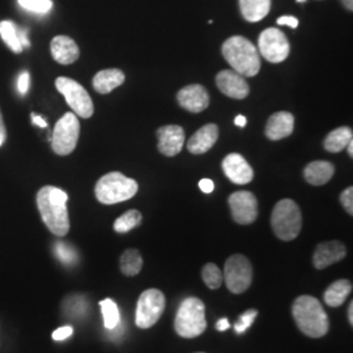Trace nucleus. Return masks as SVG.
<instances>
[{
    "instance_id": "4be33fe9",
    "label": "nucleus",
    "mask_w": 353,
    "mask_h": 353,
    "mask_svg": "<svg viewBox=\"0 0 353 353\" xmlns=\"http://www.w3.org/2000/svg\"><path fill=\"white\" fill-rule=\"evenodd\" d=\"M125 74L121 70L109 68L100 71L93 77V88L101 94H108L125 83Z\"/></svg>"
},
{
    "instance_id": "a19ab883",
    "label": "nucleus",
    "mask_w": 353,
    "mask_h": 353,
    "mask_svg": "<svg viewBox=\"0 0 353 353\" xmlns=\"http://www.w3.org/2000/svg\"><path fill=\"white\" fill-rule=\"evenodd\" d=\"M229 322H228V319H220L219 322H217V325H216V328H217V331H225V330H228L229 328Z\"/></svg>"
},
{
    "instance_id": "1a4fd4ad",
    "label": "nucleus",
    "mask_w": 353,
    "mask_h": 353,
    "mask_svg": "<svg viewBox=\"0 0 353 353\" xmlns=\"http://www.w3.org/2000/svg\"><path fill=\"white\" fill-rule=\"evenodd\" d=\"M224 280L228 290L234 294H241L249 290L252 281V265L250 261L241 254L228 258L224 267Z\"/></svg>"
},
{
    "instance_id": "423d86ee",
    "label": "nucleus",
    "mask_w": 353,
    "mask_h": 353,
    "mask_svg": "<svg viewBox=\"0 0 353 353\" xmlns=\"http://www.w3.org/2000/svg\"><path fill=\"white\" fill-rule=\"evenodd\" d=\"M271 227L281 241L297 239L303 228V214L297 203L283 199L275 205L271 214Z\"/></svg>"
},
{
    "instance_id": "f3484780",
    "label": "nucleus",
    "mask_w": 353,
    "mask_h": 353,
    "mask_svg": "<svg viewBox=\"0 0 353 353\" xmlns=\"http://www.w3.org/2000/svg\"><path fill=\"white\" fill-rule=\"evenodd\" d=\"M347 255V249L341 241L322 242L316 246L313 255V265L316 270H323L328 265L341 262Z\"/></svg>"
},
{
    "instance_id": "79ce46f5",
    "label": "nucleus",
    "mask_w": 353,
    "mask_h": 353,
    "mask_svg": "<svg viewBox=\"0 0 353 353\" xmlns=\"http://www.w3.org/2000/svg\"><path fill=\"white\" fill-rule=\"evenodd\" d=\"M234 123H236V126L245 127L246 123H248V121H246V118L243 115H237L236 119H234Z\"/></svg>"
},
{
    "instance_id": "f704fd0d",
    "label": "nucleus",
    "mask_w": 353,
    "mask_h": 353,
    "mask_svg": "<svg viewBox=\"0 0 353 353\" xmlns=\"http://www.w3.org/2000/svg\"><path fill=\"white\" fill-rule=\"evenodd\" d=\"M74 334V328L71 326H64V327L58 328L52 332V339L57 341H62L67 338H70Z\"/></svg>"
},
{
    "instance_id": "f8f14e48",
    "label": "nucleus",
    "mask_w": 353,
    "mask_h": 353,
    "mask_svg": "<svg viewBox=\"0 0 353 353\" xmlns=\"http://www.w3.org/2000/svg\"><path fill=\"white\" fill-rule=\"evenodd\" d=\"M232 217L241 225L252 224L258 217V202L250 191H237L229 196Z\"/></svg>"
},
{
    "instance_id": "2f4dec72",
    "label": "nucleus",
    "mask_w": 353,
    "mask_h": 353,
    "mask_svg": "<svg viewBox=\"0 0 353 353\" xmlns=\"http://www.w3.org/2000/svg\"><path fill=\"white\" fill-rule=\"evenodd\" d=\"M256 314H258V312H256L255 309L248 310L246 313H243V314L240 316L239 322L234 325V330H236V332H237V334H242V332H245L248 328L252 326V322H254V319H255Z\"/></svg>"
},
{
    "instance_id": "de8ad7c7",
    "label": "nucleus",
    "mask_w": 353,
    "mask_h": 353,
    "mask_svg": "<svg viewBox=\"0 0 353 353\" xmlns=\"http://www.w3.org/2000/svg\"><path fill=\"white\" fill-rule=\"evenodd\" d=\"M198 353H203V352H198Z\"/></svg>"
},
{
    "instance_id": "6e6552de",
    "label": "nucleus",
    "mask_w": 353,
    "mask_h": 353,
    "mask_svg": "<svg viewBox=\"0 0 353 353\" xmlns=\"http://www.w3.org/2000/svg\"><path fill=\"white\" fill-rule=\"evenodd\" d=\"M55 87L62 93L74 113L81 118H90L94 112V106L88 92L77 81L70 77L61 76L55 81Z\"/></svg>"
},
{
    "instance_id": "7c9ffc66",
    "label": "nucleus",
    "mask_w": 353,
    "mask_h": 353,
    "mask_svg": "<svg viewBox=\"0 0 353 353\" xmlns=\"http://www.w3.org/2000/svg\"><path fill=\"white\" fill-rule=\"evenodd\" d=\"M19 4L26 11L38 14H46L52 10L51 0H19Z\"/></svg>"
},
{
    "instance_id": "39448f33",
    "label": "nucleus",
    "mask_w": 353,
    "mask_h": 353,
    "mask_svg": "<svg viewBox=\"0 0 353 353\" xmlns=\"http://www.w3.org/2000/svg\"><path fill=\"white\" fill-rule=\"evenodd\" d=\"M205 307L202 300L196 297L186 299L176 312L174 328L176 332L186 339H192L199 335L207 328L205 322Z\"/></svg>"
},
{
    "instance_id": "58836bf2",
    "label": "nucleus",
    "mask_w": 353,
    "mask_h": 353,
    "mask_svg": "<svg viewBox=\"0 0 353 353\" xmlns=\"http://www.w3.org/2000/svg\"><path fill=\"white\" fill-rule=\"evenodd\" d=\"M7 139V130L4 126V121H3V115L0 112V147L4 144V141Z\"/></svg>"
},
{
    "instance_id": "2eb2a0df",
    "label": "nucleus",
    "mask_w": 353,
    "mask_h": 353,
    "mask_svg": "<svg viewBox=\"0 0 353 353\" xmlns=\"http://www.w3.org/2000/svg\"><path fill=\"white\" fill-rule=\"evenodd\" d=\"M157 148L164 156L173 157L182 151L185 143V131L182 127L176 125L160 127L157 130Z\"/></svg>"
},
{
    "instance_id": "c03bdc74",
    "label": "nucleus",
    "mask_w": 353,
    "mask_h": 353,
    "mask_svg": "<svg viewBox=\"0 0 353 353\" xmlns=\"http://www.w3.org/2000/svg\"><path fill=\"white\" fill-rule=\"evenodd\" d=\"M344 7L348 10V11H352L353 10V0H341Z\"/></svg>"
},
{
    "instance_id": "dca6fc26",
    "label": "nucleus",
    "mask_w": 353,
    "mask_h": 353,
    "mask_svg": "<svg viewBox=\"0 0 353 353\" xmlns=\"http://www.w3.org/2000/svg\"><path fill=\"white\" fill-rule=\"evenodd\" d=\"M223 170L225 176L236 185L250 183L254 178L252 166L239 153L228 154L223 160Z\"/></svg>"
},
{
    "instance_id": "a211bd4d",
    "label": "nucleus",
    "mask_w": 353,
    "mask_h": 353,
    "mask_svg": "<svg viewBox=\"0 0 353 353\" xmlns=\"http://www.w3.org/2000/svg\"><path fill=\"white\" fill-rule=\"evenodd\" d=\"M294 130V117L288 112L272 114L265 125V137L272 141L284 139L292 135Z\"/></svg>"
},
{
    "instance_id": "bb28decb",
    "label": "nucleus",
    "mask_w": 353,
    "mask_h": 353,
    "mask_svg": "<svg viewBox=\"0 0 353 353\" xmlns=\"http://www.w3.org/2000/svg\"><path fill=\"white\" fill-rule=\"evenodd\" d=\"M143 258L137 249H128L121 256V271L126 276H135L141 271Z\"/></svg>"
},
{
    "instance_id": "5701e85b",
    "label": "nucleus",
    "mask_w": 353,
    "mask_h": 353,
    "mask_svg": "<svg viewBox=\"0 0 353 353\" xmlns=\"http://www.w3.org/2000/svg\"><path fill=\"white\" fill-rule=\"evenodd\" d=\"M240 10L245 20L258 23L270 12L271 0H240Z\"/></svg>"
},
{
    "instance_id": "9d476101",
    "label": "nucleus",
    "mask_w": 353,
    "mask_h": 353,
    "mask_svg": "<svg viewBox=\"0 0 353 353\" xmlns=\"http://www.w3.org/2000/svg\"><path fill=\"white\" fill-rule=\"evenodd\" d=\"M164 310V293L159 290H144L137 306V326L144 330L152 327L161 318Z\"/></svg>"
},
{
    "instance_id": "ddd939ff",
    "label": "nucleus",
    "mask_w": 353,
    "mask_h": 353,
    "mask_svg": "<svg viewBox=\"0 0 353 353\" xmlns=\"http://www.w3.org/2000/svg\"><path fill=\"white\" fill-rule=\"evenodd\" d=\"M216 85L228 97L234 100H243L249 96L250 87L245 77L233 70H224L216 76Z\"/></svg>"
},
{
    "instance_id": "cd10ccee",
    "label": "nucleus",
    "mask_w": 353,
    "mask_h": 353,
    "mask_svg": "<svg viewBox=\"0 0 353 353\" xmlns=\"http://www.w3.org/2000/svg\"><path fill=\"white\" fill-rule=\"evenodd\" d=\"M141 224V214L137 210H130L114 223V230L117 233H127Z\"/></svg>"
},
{
    "instance_id": "72a5a7b5",
    "label": "nucleus",
    "mask_w": 353,
    "mask_h": 353,
    "mask_svg": "<svg viewBox=\"0 0 353 353\" xmlns=\"http://www.w3.org/2000/svg\"><path fill=\"white\" fill-rule=\"evenodd\" d=\"M341 202L344 210L350 214H353V188H348L341 192Z\"/></svg>"
},
{
    "instance_id": "c756f323",
    "label": "nucleus",
    "mask_w": 353,
    "mask_h": 353,
    "mask_svg": "<svg viewBox=\"0 0 353 353\" xmlns=\"http://www.w3.org/2000/svg\"><path fill=\"white\" fill-rule=\"evenodd\" d=\"M202 276L205 285L211 290H217L220 288L223 283V274L221 270L214 265V263H207L203 267Z\"/></svg>"
},
{
    "instance_id": "4c0bfd02",
    "label": "nucleus",
    "mask_w": 353,
    "mask_h": 353,
    "mask_svg": "<svg viewBox=\"0 0 353 353\" xmlns=\"http://www.w3.org/2000/svg\"><path fill=\"white\" fill-rule=\"evenodd\" d=\"M199 188H201L203 192L210 194V192H212V191H214V182H212L211 179H208V178H204V179H202V181L199 182Z\"/></svg>"
},
{
    "instance_id": "473e14b6",
    "label": "nucleus",
    "mask_w": 353,
    "mask_h": 353,
    "mask_svg": "<svg viewBox=\"0 0 353 353\" xmlns=\"http://www.w3.org/2000/svg\"><path fill=\"white\" fill-rule=\"evenodd\" d=\"M57 254L64 263H71L75 261L76 254L72 250V248H70L68 245L62 243V242L57 243Z\"/></svg>"
},
{
    "instance_id": "37998d69",
    "label": "nucleus",
    "mask_w": 353,
    "mask_h": 353,
    "mask_svg": "<svg viewBox=\"0 0 353 353\" xmlns=\"http://www.w3.org/2000/svg\"><path fill=\"white\" fill-rule=\"evenodd\" d=\"M348 321L351 323V326L353 325V303H350L348 306Z\"/></svg>"
},
{
    "instance_id": "aec40b11",
    "label": "nucleus",
    "mask_w": 353,
    "mask_h": 353,
    "mask_svg": "<svg viewBox=\"0 0 353 353\" xmlns=\"http://www.w3.org/2000/svg\"><path fill=\"white\" fill-rule=\"evenodd\" d=\"M219 138V127L208 123L199 128L188 141V150L194 154L207 153L214 145Z\"/></svg>"
},
{
    "instance_id": "393cba45",
    "label": "nucleus",
    "mask_w": 353,
    "mask_h": 353,
    "mask_svg": "<svg viewBox=\"0 0 353 353\" xmlns=\"http://www.w3.org/2000/svg\"><path fill=\"white\" fill-rule=\"evenodd\" d=\"M353 132L350 127H339L331 131L325 139V150L331 153L343 151L348 143L352 140Z\"/></svg>"
},
{
    "instance_id": "e433bc0d",
    "label": "nucleus",
    "mask_w": 353,
    "mask_h": 353,
    "mask_svg": "<svg viewBox=\"0 0 353 353\" xmlns=\"http://www.w3.org/2000/svg\"><path fill=\"white\" fill-rule=\"evenodd\" d=\"M17 88H19V92L21 93V94H26V92H28V88H29V74L28 72H23L20 77H19V83H17Z\"/></svg>"
},
{
    "instance_id": "20e7f679",
    "label": "nucleus",
    "mask_w": 353,
    "mask_h": 353,
    "mask_svg": "<svg viewBox=\"0 0 353 353\" xmlns=\"http://www.w3.org/2000/svg\"><path fill=\"white\" fill-rule=\"evenodd\" d=\"M138 189L139 186L135 179L123 176L119 172H112L97 182L94 192L99 202L110 205L134 198Z\"/></svg>"
},
{
    "instance_id": "49530a36",
    "label": "nucleus",
    "mask_w": 353,
    "mask_h": 353,
    "mask_svg": "<svg viewBox=\"0 0 353 353\" xmlns=\"http://www.w3.org/2000/svg\"><path fill=\"white\" fill-rule=\"evenodd\" d=\"M297 1H300V3H303V1H306V0H297Z\"/></svg>"
},
{
    "instance_id": "a18cd8bd",
    "label": "nucleus",
    "mask_w": 353,
    "mask_h": 353,
    "mask_svg": "<svg viewBox=\"0 0 353 353\" xmlns=\"http://www.w3.org/2000/svg\"><path fill=\"white\" fill-rule=\"evenodd\" d=\"M345 148H347V151H348V154H350V157H353V140H351V141L348 143V145H347Z\"/></svg>"
},
{
    "instance_id": "c9c22d12",
    "label": "nucleus",
    "mask_w": 353,
    "mask_h": 353,
    "mask_svg": "<svg viewBox=\"0 0 353 353\" xmlns=\"http://www.w3.org/2000/svg\"><path fill=\"white\" fill-rule=\"evenodd\" d=\"M279 26H287L292 28V29H296L299 26V20L293 16H281L278 19Z\"/></svg>"
},
{
    "instance_id": "c85d7f7f",
    "label": "nucleus",
    "mask_w": 353,
    "mask_h": 353,
    "mask_svg": "<svg viewBox=\"0 0 353 353\" xmlns=\"http://www.w3.org/2000/svg\"><path fill=\"white\" fill-rule=\"evenodd\" d=\"M100 306H101L105 327L108 330H114L119 325V319H121L117 303H114L113 300H110V299H106V300H102Z\"/></svg>"
},
{
    "instance_id": "0eeeda50",
    "label": "nucleus",
    "mask_w": 353,
    "mask_h": 353,
    "mask_svg": "<svg viewBox=\"0 0 353 353\" xmlns=\"http://www.w3.org/2000/svg\"><path fill=\"white\" fill-rule=\"evenodd\" d=\"M80 134V122L74 113H65L57 122L52 131L51 147L59 156H67L75 151Z\"/></svg>"
},
{
    "instance_id": "a878e982",
    "label": "nucleus",
    "mask_w": 353,
    "mask_h": 353,
    "mask_svg": "<svg viewBox=\"0 0 353 353\" xmlns=\"http://www.w3.org/2000/svg\"><path fill=\"white\" fill-rule=\"evenodd\" d=\"M0 36L6 45L16 54L23 51V45L20 41V28L12 21H1L0 23Z\"/></svg>"
},
{
    "instance_id": "4468645a",
    "label": "nucleus",
    "mask_w": 353,
    "mask_h": 353,
    "mask_svg": "<svg viewBox=\"0 0 353 353\" xmlns=\"http://www.w3.org/2000/svg\"><path fill=\"white\" fill-rule=\"evenodd\" d=\"M176 101L190 113H201L210 105V94L202 85L192 84L178 92Z\"/></svg>"
},
{
    "instance_id": "f257e3e1",
    "label": "nucleus",
    "mask_w": 353,
    "mask_h": 353,
    "mask_svg": "<svg viewBox=\"0 0 353 353\" xmlns=\"http://www.w3.org/2000/svg\"><path fill=\"white\" fill-rule=\"evenodd\" d=\"M67 201V192L58 188L45 186L38 191L37 205L41 217L51 233L58 237H63L70 230Z\"/></svg>"
},
{
    "instance_id": "f03ea898",
    "label": "nucleus",
    "mask_w": 353,
    "mask_h": 353,
    "mask_svg": "<svg viewBox=\"0 0 353 353\" xmlns=\"http://www.w3.org/2000/svg\"><path fill=\"white\" fill-rule=\"evenodd\" d=\"M293 318L301 332L310 338H322L328 332V316L316 299L301 296L292 306Z\"/></svg>"
},
{
    "instance_id": "6ab92c4d",
    "label": "nucleus",
    "mask_w": 353,
    "mask_h": 353,
    "mask_svg": "<svg viewBox=\"0 0 353 353\" xmlns=\"http://www.w3.org/2000/svg\"><path fill=\"white\" fill-rule=\"evenodd\" d=\"M51 55L58 63L72 64L77 61L80 51L75 41L68 36H57L52 38L50 45Z\"/></svg>"
},
{
    "instance_id": "ea45409f",
    "label": "nucleus",
    "mask_w": 353,
    "mask_h": 353,
    "mask_svg": "<svg viewBox=\"0 0 353 353\" xmlns=\"http://www.w3.org/2000/svg\"><path fill=\"white\" fill-rule=\"evenodd\" d=\"M32 119H33V123L37 125L39 127H46L48 123L45 122V119L42 117H38L36 114H32Z\"/></svg>"
},
{
    "instance_id": "b1692460",
    "label": "nucleus",
    "mask_w": 353,
    "mask_h": 353,
    "mask_svg": "<svg viewBox=\"0 0 353 353\" xmlns=\"http://www.w3.org/2000/svg\"><path fill=\"white\" fill-rule=\"evenodd\" d=\"M352 283L347 279H341L332 283L325 292V303L331 307H338L344 303L347 297L351 294Z\"/></svg>"
},
{
    "instance_id": "412c9836",
    "label": "nucleus",
    "mask_w": 353,
    "mask_h": 353,
    "mask_svg": "<svg viewBox=\"0 0 353 353\" xmlns=\"http://www.w3.org/2000/svg\"><path fill=\"white\" fill-rule=\"evenodd\" d=\"M335 174V166L328 161H313L303 170L307 183L313 186H323Z\"/></svg>"
},
{
    "instance_id": "9b49d317",
    "label": "nucleus",
    "mask_w": 353,
    "mask_h": 353,
    "mask_svg": "<svg viewBox=\"0 0 353 353\" xmlns=\"http://www.w3.org/2000/svg\"><path fill=\"white\" fill-rule=\"evenodd\" d=\"M258 49L265 61L271 63H281L290 55V42L280 29L268 28L259 36Z\"/></svg>"
},
{
    "instance_id": "7ed1b4c3",
    "label": "nucleus",
    "mask_w": 353,
    "mask_h": 353,
    "mask_svg": "<svg viewBox=\"0 0 353 353\" xmlns=\"http://www.w3.org/2000/svg\"><path fill=\"white\" fill-rule=\"evenodd\" d=\"M223 55L228 63L243 77L258 75L261 70L259 51L248 38L233 36L223 43Z\"/></svg>"
}]
</instances>
